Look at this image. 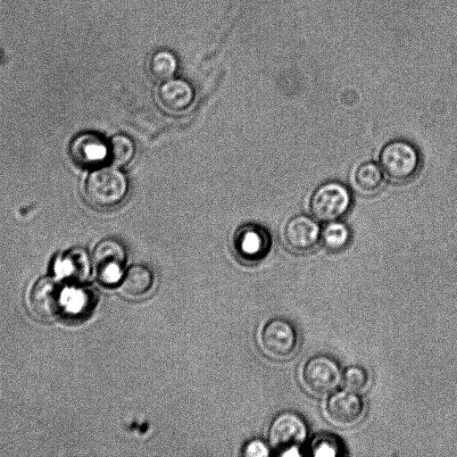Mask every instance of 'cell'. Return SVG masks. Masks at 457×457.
<instances>
[{
  "instance_id": "cell-8",
  "label": "cell",
  "mask_w": 457,
  "mask_h": 457,
  "mask_svg": "<svg viewBox=\"0 0 457 457\" xmlns=\"http://www.w3.org/2000/svg\"><path fill=\"white\" fill-rule=\"evenodd\" d=\"M126 248L114 238L100 241L94 249L93 262L99 280L104 285L118 283L123 277Z\"/></svg>"
},
{
  "instance_id": "cell-3",
  "label": "cell",
  "mask_w": 457,
  "mask_h": 457,
  "mask_svg": "<svg viewBox=\"0 0 457 457\" xmlns=\"http://www.w3.org/2000/svg\"><path fill=\"white\" fill-rule=\"evenodd\" d=\"M353 195L349 187L337 180L319 186L310 198V212L323 222L339 220L351 210Z\"/></svg>"
},
{
  "instance_id": "cell-14",
  "label": "cell",
  "mask_w": 457,
  "mask_h": 457,
  "mask_svg": "<svg viewBox=\"0 0 457 457\" xmlns=\"http://www.w3.org/2000/svg\"><path fill=\"white\" fill-rule=\"evenodd\" d=\"M153 271L145 265L135 264L129 267L121 278V291L129 296H140L153 287Z\"/></svg>"
},
{
  "instance_id": "cell-7",
  "label": "cell",
  "mask_w": 457,
  "mask_h": 457,
  "mask_svg": "<svg viewBox=\"0 0 457 457\" xmlns=\"http://www.w3.org/2000/svg\"><path fill=\"white\" fill-rule=\"evenodd\" d=\"M366 404L358 393L346 388L328 394L324 411L328 420L341 427H351L359 423L364 416Z\"/></svg>"
},
{
  "instance_id": "cell-4",
  "label": "cell",
  "mask_w": 457,
  "mask_h": 457,
  "mask_svg": "<svg viewBox=\"0 0 457 457\" xmlns=\"http://www.w3.org/2000/svg\"><path fill=\"white\" fill-rule=\"evenodd\" d=\"M300 376L306 389L319 395L332 393L342 383L339 363L327 354L309 357L301 368Z\"/></svg>"
},
{
  "instance_id": "cell-12",
  "label": "cell",
  "mask_w": 457,
  "mask_h": 457,
  "mask_svg": "<svg viewBox=\"0 0 457 457\" xmlns=\"http://www.w3.org/2000/svg\"><path fill=\"white\" fill-rule=\"evenodd\" d=\"M70 153L73 161L79 166L95 167L108 159L109 145L101 135L84 132L73 138Z\"/></svg>"
},
{
  "instance_id": "cell-16",
  "label": "cell",
  "mask_w": 457,
  "mask_h": 457,
  "mask_svg": "<svg viewBox=\"0 0 457 457\" xmlns=\"http://www.w3.org/2000/svg\"><path fill=\"white\" fill-rule=\"evenodd\" d=\"M351 238L349 227L340 220L326 222L321 228L320 241L331 252L344 250L350 244Z\"/></svg>"
},
{
  "instance_id": "cell-1",
  "label": "cell",
  "mask_w": 457,
  "mask_h": 457,
  "mask_svg": "<svg viewBox=\"0 0 457 457\" xmlns=\"http://www.w3.org/2000/svg\"><path fill=\"white\" fill-rule=\"evenodd\" d=\"M379 164L389 179L403 183L418 174L421 166V154L414 144L406 139L397 138L382 147Z\"/></svg>"
},
{
  "instance_id": "cell-19",
  "label": "cell",
  "mask_w": 457,
  "mask_h": 457,
  "mask_svg": "<svg viewBox=\"0 0 457 457\" xmlns=\"http://www.w3.org/2000/svg\"><path fill=\"white\" fill-rule=\"evenodd\" d=\"M308 453L317 457H335L344 455L345 450L342 442L336 435L320 433L315 435L311 440Z\"/></svg>"
},
{
  "instance_id": "cell-20",
  "label": "cell",
  "mask_w": 457,
  "mask_h": 457,
  "mask_svg": "<svg viewBox=\"0 0 457 457\" xmlns=\"http://www.w3.org/2000/svg\"><path fill=\"white\" fill-rule=\"evenodd\" d=\"M64 273L76 281H84L89 274L90 262L83 249H74L61 262Z\"/></svg>"
},
{
  "instance_id": "cell-13",
  "label": "cell",
  "mask_w": 457,
  "mask_h": 457,
  "mask_svg": "<svg viewBox=\"0 0 457 457\" xmlns=\"http://www.w3.org/2000/svg\"><path fill=\"white\" fill-rule=\"evenodd\" d=\"M157 94L162 105L173 112L187 110L195 97L194 89L187 81L172 78L162 82Z\"/></svg>"
},
{
  "instance_id": "cell-21",
  "label": "cell",
  "mask_w": 457,
  "mask_h": 457,
  "mask_svg": "<svg viewBox=\"0 0 457 457\" xmlns=\"http://www.w3.org/2000/svg\"><path fill=\"white\" fill-rule=\"evenodd\" d=\"M370 381L368 370L360 364H350L342 370V383L345 388L354 392L364 390Z\"/></svg>"
},
{
  "instance_id": "cell-17",
  "label": "cell",
  "mask_w": 457,
  "mask_h": 457,
  "mask_svg": "<svg viewBox=\"0 0 457 457\" xmlns=\"http://www.w3.org/2000/svg\"><path fill=\"white\" fill-rule=\"evenodd\" d=\"M109 157L112 165L120 168L129 164L136 153L135 143L125 134H116L108 142Z\"/></svg>"
},
{
  "instance_id": "cell-10",
  "label": "cell",
  "mask_w": 457,
  "mask_h": 457,
  "mask_svg": "<svg viewBox=\"0 0 457 457\" xmlns=\"http://www.w3.org/2000/svg\"><path fill=\"white\" fill-rule=\"evenodd\" d=\"M321 228L316 219L304 214L290 218L283 231L286 245L297 253L313 250L320 242Z\"/></svg>"
},
{
  "instance_id": "cell-9",
  "label": "cell",
  "mask_w": 457,
  "mask_h": 457,
  "mask_svg": "<svg viewBox=\"0 0 457 457\" xmlns=\"http://www.w3.org/2000/svg\"><path fill=\"white\" fill-rule=\"evenodd\" d=\"M270 231L262 225L248 222L237 228L233 245L239 257L246 261H259L265 257L271 247Z\"/></svg>"
},
{
  "instance_id": "cell-5",
  "label": "cell",
  "mask_w": 457,
  "mask_h": 457,
  "mask_svg": "<svg viewBox=\"0 0 457 457\" xmlns=\"http://www.w3.org/2000/svg\"><path fill=\"white\" fill-rule=\"evenodd\" d=\"M309 436L305 419L294 411H285L271 421L268 438L270 445L280 454L291 447H301Z\"/></svg>"
},
{
  "instance_id": "cell-22",
  "label": "cell",
  "mask_w": 457,
  "mask_h": 457,
  "mask_svg": "<svg viewBox=\"0 0 457 457\" xmlns=\"http://www.w3.org/2000/svg\"><path fill=\"white\" fill-rule=\"evenodd\" d=\"M270 454L268 446L261 440H253L245 450V455L250 457H263Z\"/></svg>"
},
{
  "instance_id": "cell-11",
  "label": "cell",
  "mask_w": 457,
  "mask_h": 457,
  "mask_svg": "<svg viewBox=\"0 0 457 457\" xmlns=\"http://www.w3.org/2000/svg\"><path fill=\"white\" fill-rule=\"evenodd\" d=\"M62 295L60 284L52 278H42L30 293V306L40 319L52 320L61 313Z\"/></svg>"
},
{
  "instance_id": "cell-18",
  "label": "cell",
  "mask_w": 457,
  "mask_h": 457,
  "mask_svg": "<svg viewBox=\"0 0 457 457\" xmlns=\"http://www.w3.org/2000/svg\"><path fill=\"white\" fill-rule=\"evenodd\" d=\"M148 71L151 76L159 81H165L173 77L178 62L175 55L167 50H158L148 60Z\"/></svg>"
},
{
  "instance_id": "cell-6",
  "label": "cell",
  "mask_w": 457,
  "mask_h": 457,
  "mask_svg": "<svg viewBox=\"0 0 457 457\" xmlns=\"http://www.w3.org/2000/svg\"><path fill=\"white\" fill-rule=\"evenodd\" d=\"M261 342L265 352L278 359L293 356L299 345V335L292 322L283 318H274L264 325Z\"/></svg>"
},
{
  "instance_id": "cell-2",
  "label": "cell",
  "mask_w": 457,
  "mask_h": 457,
  "mask_svg": "<svg viewBox=\"0 0 457 457\" xmlns=\"http://www.w3.org/2000/svg\"><path fill=\"white\" fill-rule=\"evenodd\" d=\"M128 191L129 182L126 175L113 165L92 171L85 186L87 201L101 208L118 205L124 200Z\"/></svg>"
},
{
  "instance_id": "cell-15",
  "label": "cell",
  "mask_w": 457,
  "mask_h": 457,
  "mask_svg": "<svg viewBox=\"0 0 457 457\" xmlns=\"http://www.w3.org/2000/svg\"><path fill=\"white\" fill-rule=\"evenodd\" d=\"M353 183L361 194L373 195L380 190L384 183V172L376 162L359 164L353 174Z\"/></svg>"
}]
</instances>
